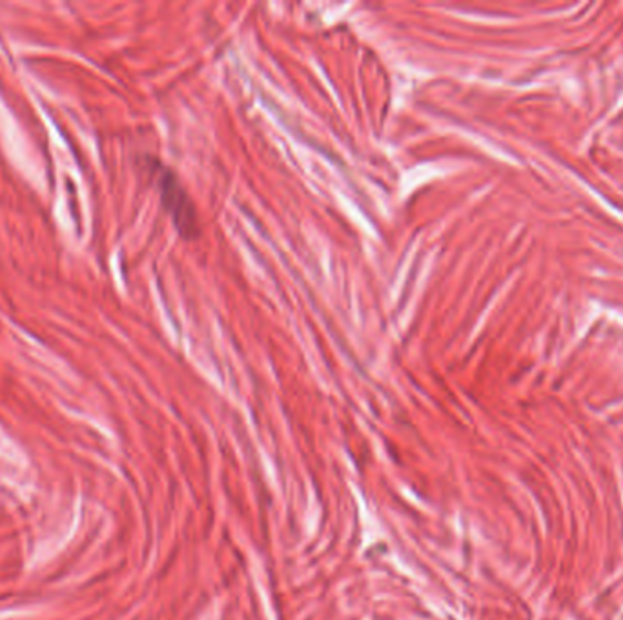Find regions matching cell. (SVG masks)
Listing matches in <instances>:
<instances>
[{"mask_svg": "<svg viewBox=\"0 0 623 620\" xmlns=\"http://www.w3.org/2000/svg\"><path fill=\"white\" fill-rule=\"evenodd\" d=\"M159 187H161L165 209L172 217L173 225L178 228L179 233L184 239L197 237V233H200L197 214H195L194 204L190 200L189 195L184 193L183 187L179 184L178 177L170 172L162 173L161 177H159Z\"/></svg>", "mask_w": 623, "mask_h": 620, "instance_id": "obj_1", "label": "cell"}]
</instances>
